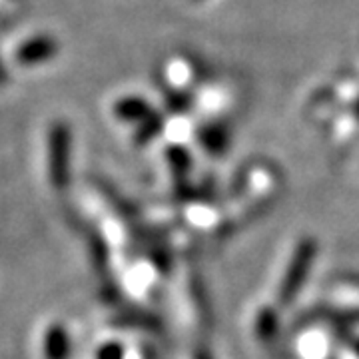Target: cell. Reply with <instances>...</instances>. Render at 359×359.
<instances>
[{
    "label": "cell",
    "instance_id": "obj_2",
    "mask_svg": "<svg viewBox=\"0 0 359 359\" xmlns=\"http://www.w3.org/2000/svg\"><path fill=\"white\" fill-rule=\"evenodd\" d=\"M56 52H58V42L52 36L42 34L36 39L26 40L16 52V60L22 66H34L44 62V60H50Z\"/></svg>",
    "mask_w": 359,
    "mask_h": 359
},
{
    "label": "cell",
    "instance_id": "obj_4",
    "mask_svg": "<svg viewBox=\"0 0 359 359\" xmlns=\"http://www.w3.org/2000/svg\"><path fill=\"white\" fill-rule=\"evenodd\" d=\"M6 78H8V74H6V70H4V66H2V62H0V86L6 82Z\"/></svg>",
    "mask_w": 359,
    "mask_h": 359
},
{
    "label": "cell",
    "instance_id": "obj_1",
    "mask_svg": "<svg viewBox=\"0 0 359 359\" xmlns=\"http://www.w3.org/2000/svg\"><path fill=\"white\" fill-rule=\"evenodd\" d=\"M68 154H70V130L62 122L50 128V160L54 184H66L68 178Z\"/></svg>",
    "mask_w": 359,
    "mask_h": 359
},
{
    "label": "cell",
    "instance_id": "obj_3",
    "mask_svg": "<svg viewBox=\"0 0 359 359\" xmlns=\"http://www.w3.org/2000/svg\"><path fill=\"white\" fill-rule=\"evenodd\" d=\"M146 110H148V104L142 102L138 98H126V100L116 104V114L126 118V120L140 118V116L146 114Z\"/></svg>",
    "mask_w": 359,
    "mask_h": 359
}]
</instances>
